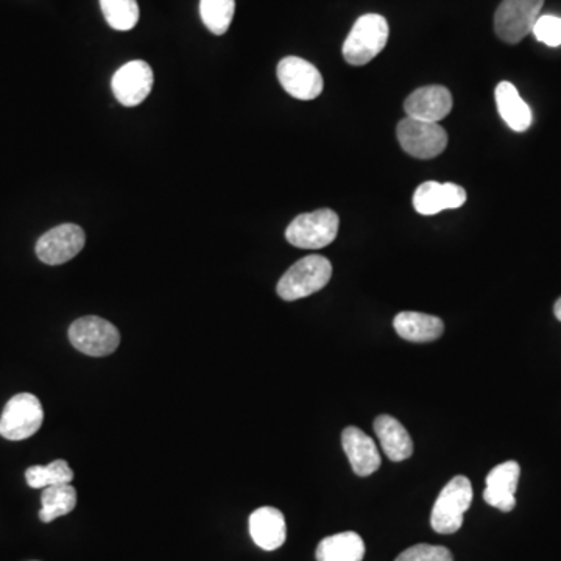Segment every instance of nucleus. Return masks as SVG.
Segmentation results:
<instances>
[{"instance_id":"obj_19","label":"nucleus","mask_w":561,"mask_h":561,"mask_svg":"<svg viewBox=\"0 0 561 561\" xmlns=\"http://www.w3.org/2000/svg\"><path fill=\"white\" fill-rule=\"evenodd\" d=\"M496 105L499 114L513 131L523 133L532 125V111L529 105L519 96L518 89L509 82H501L496 86Z\"/></svg>"},{"instance_id":"obj_1","label":"nucleus","mask_w":561,"mask_h":561,"mask_svg":"<svg viewBox=\"0 0 561 561\" xmlns=\"http://www.w3.org/2000/svg\"><path fill=\"white\" fill-rule=\"evenodd\" d=\"M389 22L384 16H360L343 44V58L351 66H365L378 57L389 41Z\"/></svg>"},{"instance_id":"obj_16","label":"nucleus","mask_w":561,"mask_h":561,"mask_svg":"<svg viewBox=\"0 0 561 561\" xmlns=\"http://www.w3.org/2000/svg\"><path fill=\"white\" fill-rule=\"evenodd\" d=\"M250 535L264 551H276L286 543L287 526L283 513L275 507H261L250 516Z\"/></svg>"},{"instance_id":"obj_24","label":"nucleus","mask_w":561,"mask_h":561,"mask_svg":"<svg viewBox=\"0 0 561 561\" xmlns=\"http://www.w3.org/2000/svg\"><path fill=\"white\" fill-rule=\"evenodd\" d=\"M103 16L111 29L128 32L139 21V5L136 0H100Z\"/></svg>"},{"instance_id":"obj_23","label":"nucleus","mask_w":561,"mask_h":561,"mask_svg":"<svg viewBox=\"0 0 561 561\" xmlns=\"http://www.w3.org/2000/svg\"><path fill=\"white\" fill-rule=\"evenodd\" d=\"M236 0H200V16L206 29L214 35H225L233 22Z\"/></svg>"},{"instance_id":"obj_27","label":"nucleus","mask_w":561,"mask_h":561,"mask_svg":"<svg viewBox=\"0 0 561 561\" xmlns=\"http://www.w3.org/2000/svg\"><path fill=\"white\" fill-rule=\"evenodd\" d=\"M554 312L555 317H557L561 322V298H558L557 303H555Z\"/></svg>"},{"instance_id":"obj_17","label":"nucleus","mask_w":561,"mask_h":561,"mask_svg":"<svg viewBox=\"0 0 561 561\" xmlns=\"http://www.w3.org/2000/svg\"><path fill=\"white\" fill-rule=\"evenodd\" d=\"M374 432L381 442L382 451L392 462H404L412 457L413 442L406 427L390 415L374 420Z\"/></svg>"},{"instance_id":"obj_9","label":"nucleus","mask_w":561,"mask_h":561,"mask_svg":"<svg viewBox=\"0 0 561 561\" xmlns=\"http://www.w3.org/2000/svg\"><path fill=\"white\" fill-rule=\"evenodd\" d=\"M85 231L74 223H64L39 237L36 256L47 265H61L74 259L85 247Z\"/></svg>"},{"instance_id":"obj_25","label":"nucleus","mask_w":561,"mask_h":561,"mask_svg":"<svg viewBox=\"0 0 561 561\" xmlns=\"http://www.w3.org/2000/svg\"><path fill=\"white\" fill-rule=\"evenodd\" d=\"M395 561H454V558L446 547L417 544L406 549Z\"/></svg>"},{"instance_id":"obj_5","label":"nucleus","mask_w":561,"mask_h":561,"mask_svg":"<svg viewBox=\"0 0 561 561\" xmlns=\"http://www.w3.org/2000/svg\"><path fill=\"white\" fill-rule=\"evenodd\" d=\"M44 421L43 404L32 393L13 396L0 417V435L11 442L33 437Z\"/></svg>"},{"instance_id":"obj_26","label":"nucleus","mask_w":561,"mask_h":561,"mask_svg":"<svg viewBox=\"0 0 561 561\" xmlns=\"http://www.w3.org/2000/svg\"><path fill=\"white\" fill-rule=\"evenodd\" d=\"M532 33L540 43L546 44V46H561V18L552 15L540 16Z\"/></svg>"},{"instance_id":"obj_18","label":"nucleus","mask_w":561,"mask_h":561,"mask_svg":"<svg viewBox=\"0 0 561 561\" xmlns=\"http://www.w3.org/2000/svg\"><path fill=\"white\" fill-rule=\"evenodd\" d=\"M393 326L399 337L413 343L434 342L440 339L445 331L442 318L421 312H399Z\"/></svg>"},{"instance_id":"obj_3","label":"nucleus","mask_w":561,"mask_h":561,"mask_svg":"<svg viewBox=\"0 0 561 561\" xmlns=\"http://www.w3.org/2000/svg\"><path fill=\"white\" fill-rule=\"evenodd\" d=\"M473 502V485L465 476L449 480L432 509V529L442 535L456 533L462 527L463 515Z\"/></svg>"},{"instance_id":"obj_7","label":"nucleus","mask_w":561,"mask_h":561,"mask_svg":"<svg viewBox=\"0 0 561 561\" xmlns=\"http://www.w3.org/2000/svg\"><path fill=\"white\" fill-rule=\"evenodd\" d=\"M404 152L417 159L437 158L445 152L448 135L442 125L406 117L396 128Z\"/></svg>"},{"instance_id":"obj_22","label":"nucleus","mask_w":561,"mask_h":561,"mask_svg":"<svg viewBox=\"0 0 561 561\" xmlns=\"http://www.w3.org/2000/svg\"><path fill=\"white\" fill-rule=\"evenodd\" d=\"M25 480L30 488L71 484L74 480V471L66 460H55L47 466H30L29 470L25 471Z\"/></svg>"},{"instance_id":"obj_4","label":"nucleus","mask_w":561,"mask_h":561,"mask_svg":"<svg viewBox=\"0 0 561 561\" xmlns=\"http://www.w3.org/2000/svg\"><path fill=\"white\" fill-rule=\"evenodd\" d=\"M339 222V216L332 209L307 212L287 226L286 239L293 247L320 250L336 240Z\"/></svg>"},{"instance_id":"obj_13","label":"nucleus","mask_w":561,"mask_h":561,"mask_svg":"<svg viewBox=\"0 0 561 561\" xmlns=\"http://www.w3.org/2000/svg\"><path fill=\"white\" fill-rule=\"evenodd\" d=\"M452 110V96L445 86H423L407 97L404 111L407 117L438 124Z\"/></svg>"},{"instance_id":"obj_6","label":"nucleus","mask_w":561,"mask_h":561,"mask_svg":"<svg viewBox=\"0 0 561 561\" xmlns=\"http://www.w3.org/2000/svg\"><path fill=\"white\" fill-rule=\"evenodd\" d=\"M544 0H502L494 15V32L504 43L518 44L532 33Z\"/></svg>"},{"instance_id":"obj_14","label":"nucleus","mask_w":561,"mask_h":561,"mask_svg":"<svg viewBox=\"0 0 561 561\" xmlns=\"http://www.w3.org/2000/svg\"><path fill=\"white\" fill-rule=\"evenodd\" d=\"M519 474L521 468L515 460L493 468L485 480V502L501 512H512L516 507L515 493L518 490Z\"/></svg>"},{"instance_id":"obj_8","label":"nucleus","mask_w":561,"mask_h":561,"mask_svg":"<svg viewBox=\"0 0 561 561\" xmlns=\"http://www.w3.org/2000/svg\"><path fill=\"white\" fill-rule=\"evenodd\" d=\"M69 342L75 350L91 357L110 356L117 350L120 334L113 323L103 318H78L69 328Z\"/></svg>"},{"instance_id":"obj_2","label":"nucleus","mask_w":561,"mask_h":561,"mask_svg":"<svg viewBox=\"0 0 561 561\" xmlns=\"http://www.w3.org/2000/svg\"><path fill=\"white\" fill-rule=\"evenodd\" d=\"M332 276V265L323 256L312 255L300 259L279 279V297L284 301H297L320 292L328 286Z\"/></svg>"},{"instance_id":"obj_20","label":"nucleus","mask_w":561,"mask_h":561,"mask_svg":"<svg viewBox=\"0 0 561 561\" xmlns=\"http://www.w3.org/2000/svg\"><path fill=\"white\" fill-rule=\"evenodd\" d=\"M317 561H362L365 543L356 532H343L325 538L315 552Z\"/></svg>"},{"instance_id":"obj_15","label":"nucleus","mask_w":561,"mask_h":561,"mask_svg":"<svg viewBox=\"0 0 561 561\" xmlns=\"http://www.w3.org/2000/svg\"><path fill=\"white\" fill-rule=\"evenodd\" d=\"M342 446L357 476L368 477L379 470L381 454L373 438L360 431L359 427H346L342 432Z\"/></svg>"},{"instance_id":"obj_12","label":"nucleus","mask_w":561,"mask_h":561,"mask_svg":"<svg viewBox=\"0 0 561 561\" xmlns=\"http://www.w3.org/2000/svg\"><path fill=\"white\" fill-rule=\"evenodd\" d=\"M465 202V189L454 183L426 181L413 194V208L421 216H435L445 209L462 208Z\"/></svg>"},{"instance_id":"obj_10","label":"nucleus","mask_w":561,"mask_h":561,"mask_svg":"<svg viewBox=\"0 0 561 561\" xmlns=\"http://www.w3.org/2000/svg\"><path fill=\"white\" fill-rule=\"evenodd\" d=\"M278 80L284 91L298 100L317 99L323 91V77L314 64L298 57L279 61Z\"/></svg>"},{"instance_id":"obj_21","label":"nucleus","mask_w":561,"mask_h":561,"mask_svg":"<svg viewBox=\"0 0 561 561\" xmlns=\"http://www.w3.org/2000/svg\"><path fill=\"white\" fill-rule=\"evenodd\" d=\"M39 519L43 523H52L61 516L69 515L77 505V491L71 484L53 485L44 488L41 496Z\"/></svg>"},{"instance_id":"obj_11","label":"nucleus","mask_w":561,"mask_h":561,"mask_svg":"<svg viewBox=\"0 0 561 561\" xmlns=\"http://www.w3.org/2000/svg\"><path fill=\"white\" fill-rule=\"evenodd\" d=\"M153 80L155 78L149 64L142 60L130 61L114 74L111 89L120 105L133 108L149 97Z\"/></svg>"}]
</instances>
